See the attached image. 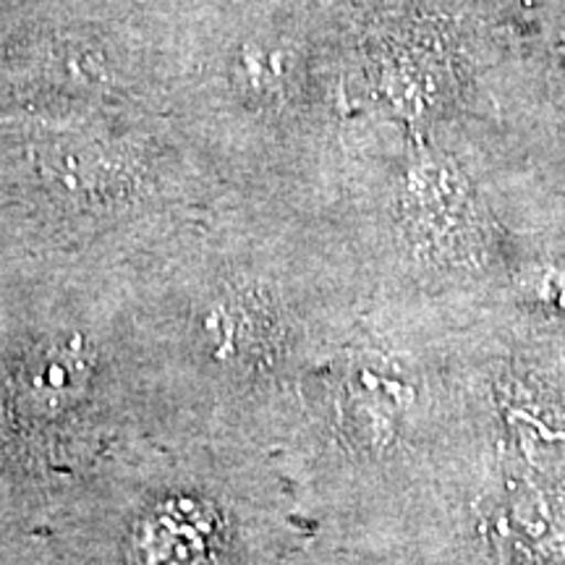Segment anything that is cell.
Wrapping results in <instances>:
<instances>
[{
    "label": "cell",
    "mask_w": 565,
    "mask_h": 565,
    "mask_svg": "<svg viewBox=\"0 0 565 565\" xmlns=\"http://www.w3.org/2000/svg\"><path fill=\"white\" fill-rule=\"evenodd\" d=\"M221 524L210 505L192 498L158 500L134 524L131 555L137 565H207Z\"/></svg>",
    "instance_id": "6da1fadb"
},
{
    "label": "cell",
    "mask_w": 565,
    "mask_h": 565,
    "mask_svg": "<svg viewBox=\"0 0 565 565\" xmlns=\"http://www.w3.org/2000/svg\"><path fill=\"white\" fill-rule=\"evenodd\" d=\"M490 540L511 565H565V505L515 498L500 505Z\"/></svg>",
    "instance_id": "7a4b0ae2"
}]
</instances>
